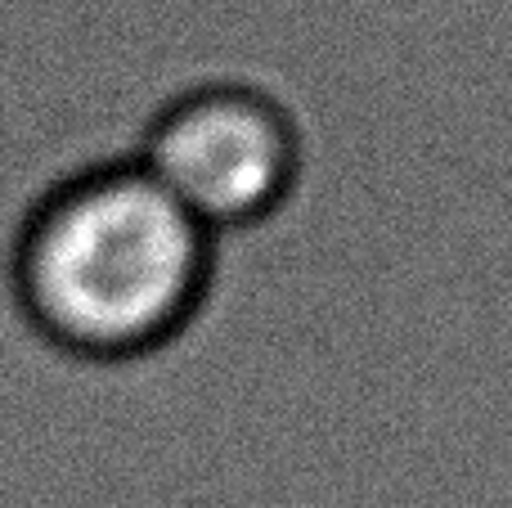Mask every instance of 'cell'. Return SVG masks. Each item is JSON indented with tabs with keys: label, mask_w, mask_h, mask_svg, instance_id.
Wrapping results in <instances>:
<instances>
[{
	"label": "cell",
	"mask_w": 512,
	"mask_h": 508,
	"mask_svg": "<svg viewBox=\"0 0 512 508\" xmlns=\"http://www.w3.org/2000/svg\"><path fill=\"white\" fill-rule=\"evenodd\" d=\"M135 162L221 239L288 203L301 171V135L270 90L212 81L167 99L149 117Z\"/></svg>",
	"instance_id": "cell-2"
},
{
	"label": "cell",
	"mask_w": 512,
	"mask_h": 508,
	"mask_svg": "<svg viewBox=\"0 0 512 508\" xmlns=\"http://www.w3.org/2000/svg\"><path fill=\"white\" fill-rule=\"evenodd\" d=\"M212 275V234L135 158L54 185L27 216L14 284L45 342L126 360L167 342Z\"/></svg>",
	"instance_id": "cell-1"
}]
</instances>
